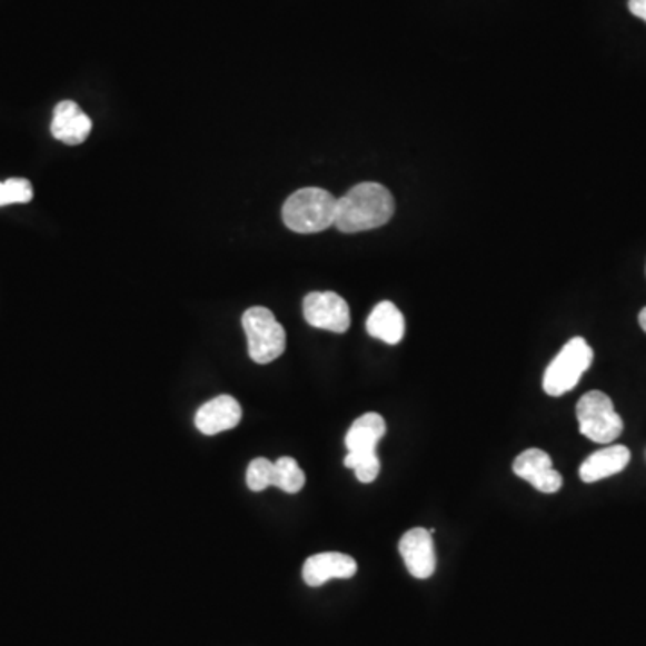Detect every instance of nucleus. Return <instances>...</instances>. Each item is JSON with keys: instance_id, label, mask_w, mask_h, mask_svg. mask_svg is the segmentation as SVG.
Returning a JSON list of instances; mask_svg holds the SVG:
<instances>
[{"instance_id": "1", "label": "nucleus", "mask_w": 646, "mask_h": 646, "mask_svg": "<svg viewBox=\"0 0 646 646\" xmlns=\"http://www.w3.org/2000/svg\"><path fill=\"white\" fill-rule=\"evenodd\" d=\"M396 200L381 183L354 186L336 205L335 227L344 233H358L382 227L394 218Z\"/></svg>"}, {"instance_id": "2", "label": "nucleus", "mask_w": 646, "mask_h": 646, "mask_svg": "<svg viewBox=\"0 0 646 646\" xmlns=\"http://www.w3.org/2000/svg\"><path fill=\"white\" fill-rule=\"evenodd\" d=\"M338 198L320 187H304L289 196L282 207V221L297 233L324 232L336 219Z\"/></svg>"}, {"instance_id": "3", "label": "nucleus", "mask_w": 646, "mask_h": 646, "mask_svg": "<svg viewBox=\"0 0 646 646\" xmlns=\"http://www.w3.org/2000/svg\"><path fill=\"white\" fill-rule=\"evenodd\" d=\"M593 349L584 338L577 336L564 345L563 350L548 365L543 379V388L549 397H560L572 391L580 381L587 368L593 365Z\"/></svg>"}, {"instance_id": "4", "label": "nucleus", "mask_w": 646, "mask_h": 646, "mask_svg": "<svg viewBox=\"0 0 646 646\" xmlns=\"http://www.w3.org/2000/svg\"><path fill=\"white\" fill-rule=\"evenodd\" d=\"M242 329L247 332L248 354L259 365L279 359L286 350V330L274 312L266 307H250L242 315Z\"/></svg>"}, {"instance_id": "5", "label": "nucleus", "mask_w": 646, "mask_h": 646, "mask_svg": "<svg viewBox=\"0 0 646 646\" xmlns=\"http://www.w3.org/2000/svg\"><path fill=\"white\" fill-rule=\"evenodd\" d=\"M578 428L590 443L610 444L624 433V420L600 390L587 391L577 405Z\"/></svg>"}, {"instance_id": "6", "label": "nucleus", "mask_w": 646, "mask_h": 646, "mask_svg": "<svg viewBox=\"0 0 646 646\" xmlns=\"http://www.w3.org/2000/svg\"><path fill=\"white\" fill-rule=\"evenodd\" d=\"M304 318L311 327L344 335L350 327L349 304L335 291H315L304 298Z\"/></svg>"}, {"instance_id": "7", "label": "nucleus", "mask_w": 646, "mask_h": 646, "mask_svg": "<svg viewBox=\"0 0 646 646\" xmlns=\"http://www.w3.org/2000/svg\"><path fill=\"white\" fill-rule=\"evenodd\" d=\"M511 469L519 478L534 485L539 493L555 494L563 488L564 479L560 473L554 469V461L548 453L537 447L526 449L517 456Z\"/></svg>"}, {"instance_id": "8", "label": "nucleus", "mask_w": 646, "mask_h": 646, "mask_svg": "<svg viewBox=\"0 0 646 646\" xmlns=\"http://www.w3.org/2000/svg\"><path fill=\"white\" fill-rule=\"evenodd\" d=\"M431 534L433 531L426 528H411L399 540L400 557L405 560L409 575L419 580L431 577L437 569V555Z\"/></svg>"}, {"instance_id": "9", "label": "nucleus", "mask_w": 646, "mask_h": 646, "mask_svg": "<svg viewBox=\"0 0 646 646\" xmlns=\"http://www.w3.org/2000/svg\"><path fill=\"white\" fill-rule=\"evenodd\" d=\"M92 119L74 101L58 102L52 113L51 133L63 145L78 146L89 139Z\"/></svg>"}, {"instance_id": "10", "label": "nucleus", "mask_w": 646, "mask_h": 646, "mask_svg": "<svg viewBox=\"0 0 646 646\" xmlns=\"http://www.w3.org/2000/svg\"><path fill=\"white\" fill-rule=\"evenodd\" d=\"M356 572L358 564L350 555L329 551L307 558L302 577L307 586L320 587L332 578H352Z\"/></svg>"}, {"instance_id": "11", "label": "nucleus", "mask_w": 646, "mask_h": 646, "mask_svg": "<svg viewBox=\"0 0 646 646\" xmlns=\"http://www.w3.org/2000/svg\"><path fill=\"white\" fill-rule=\"evenodd\" d=\"M242 409L238 400L232 396H219L205 402L196 411V428L203 435H218V433L233 429L241 423Z\"/></svg>"}, {"instance_id": "12", "label": "nucleus", "mask_w": 646, "mask_h": 646, "mask_svg": "<svg viewBox=\"0 0 646 646\" xmlns=\"http://www.w3.org/2000/svg\"><path fill=\"white\" fill-rule=\"evenodd\" d=\"M630 461V451L625 446L604 447L593 453L580 465V479L584 484H596L600 479L618 475Z\"/></svg>"}, {"instance_id": "13", "label": "nucleus", "mask_w": 646, "mask_h": 646, "mask_svg": "<svg viewBox=\"0 0 646 646\" xmlns=\"http://www.w3.org/2000/svg\"><path fill=\"white\" fill-rule=\"evenodd\" d=\"M367 332L376 340L385 341L388 345H397L405 338V317L397 309L396 304L385 300V302L377 304L372 312H370V317L367 320Z\"/></svg>"}, {"instance_id": "14", "label": "nucleus", "mask_w": 646, "mask_h": 646, "mask_svg": "<svg viewBox=\"0 0 646 646\" xmlns=\"http://www.w3.org/2000/svg\"><path fill=\"white\" fill-rule=\"evenodd\" d=\"M386 423L379 414H365L350 426L345 446L349 453H376L377 444L385 437Z\"/></svg>"}, {"instance_id": "15", "label": "nucleus", "mask_w": 646, "mask_h": 646, "mask_svg": "<svg viewBox=\"0 0 646 646\" xmlns=\"http://www.w3.org/2000/svg\"><path fill=\"white\" fill-rule=\"evenodd\" d=\"M304 485H306V475L297 460L282 456L275 461L274 487H279L284 493L297 494L302 490Z\"/></svg>"}, {"instance_id": "16", "label": "nucleus", "mask_w": 646, "mask_h": 646, "mask_svg": "<svg viewBox=\"0 0 646 646\" xmlns=\"http://www.w3.org/2000/svg\"><path fill=\"white\" fill-rule=\"evenodd\" d=\"M345 467L352 469L361 484H372L381 473L377 453H349L345 456Z\"/></svg>"}, {"instance_id": "17", "label": "nucleus", "mask_w": 646, "mask_h": 646, "mask_svg": "<svg viewBox=\"0 0 646 646\" xmlns=\"http://www.w3.org/2000/svg\"><path fill=\"white\" fill-rule=\"evenodd\" d=\"M33 186L26 178H10L0 182V207L13 203H29L33 200Z\"/></svg>"}, {"instance_id": "18", "label": "nucleus", "mask_w": 646, "mask_h": 646, "mask_svg": "<svg viewBox=\"0 0 646 646\" xmlns=\"http://www.w3.org/2000/svg\"><path fill=\"white\" fill-rule=\"evenodd\" d=\"M275 461L268 458H256L248 465L247 484L254 493H262L268 487H274Z\"/></svg>"}, {"instance_id": "19", "label": "nucleus", "mask_w": 646, "mask_h": 646, "mask_svg": "<svg viewBox=\"0 0 646 646\" xmlns=\"http://www.w3.org/2000/svg\"><path fill=\"white\" fill-rule=\"evenodd\" d=\"M628 10L634 17L646 22V0H628Z\"/></svg>"}, {"instance_id": "20", "label": "nucleus", "mask_w": 646, "mask_h": 646, "mask_svg": "<svg viewBox=\"0 0 646 646\" xmlns=\"http://www.w3.org/2000/svg\"><path fill=\"white\" fill-rule=\"evenodd\" d=\"M639 326H642V329L646 332V307L642 312H639Z\"/></svg>"}]
</instances>
